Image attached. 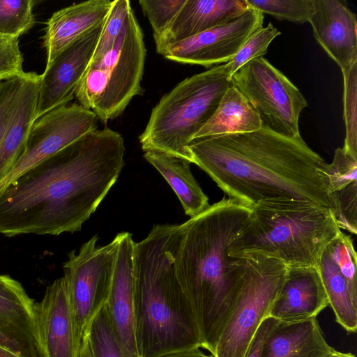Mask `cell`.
I'll use <instances>...</instances> for the list:
<instances>
[{"label":"cell","mask_w":357,"mask_h":357,"mask_svg":"<svg viewBox=\"0 0 357 357\" xmlns=\"http://www.w3.org/2000/svg\"><path fill=\"white\" fill-rule=\"evenodd\" d=\"M121 135L92 130L0 192V234L74 233L96 211L124 166Z\"/></svg>","instance_id":"cell-1"},{"label":"cell","mask_w":357,"mask_h":357,"mask_svg":"<svg viewBox=\"0 0 357 357\" xmlns=\"http://www.w3.org/2000/svg\"><path fill=\"white\" fill-rule=\"evenodd\" d=\"M192 162L229 197L250 208L273 199H294L331 211L320 170L326 163L300 135L288 137L262 126L210 137L188 146Z\"/></svg>","instance_id":"cell-2"},{"label":"cell","mask_w":357,"mask_h":357,"mask_svg":"<svg viewBox=\"0 0 357 357\" xmlns=\"http://www.w3.org/2000/svg\"><path fill=\"white\" fill-rule=\"evenodd\" d=\"M250 212V207L223 197L183 223L176 273L192 310L202 349L213 356L245 272V259L230 257L229 246Z\"/></svg>","instance_id":"cell-3"},{"label":"cell","mask_w":357,"mask_h":357,"mask_svg":"<svg viewBox=\"0 0 357 357\" xmlns=\"http://www.w3.org/2000/svg\"><path fill=\"white\" fill-rule=\"evenodd\" d=\"M183 224L153 225L133 244L135 338L139 357L200 347L191 306L175 269Z\"/></svg>","instance_id":"cell-4"},{"label":"cell","mask_w":357,"mask_h":357,"mask_svg":"<svg viewBox=\"0 0 357 357\" xmlns=\"http://www.w3.org/2000/svg\"><path fill=\"white\" fill-rule=\"evenodd\" d=\"M229 246L230 257L272 258L288 268L317 266L327 245L341 230L330 209L294 199L253 206Z\"/></svg>","instance_id":"cell-5"},{"label":"cell","mask_w":357,"mask_h":357,"mask_svg":"<svg viewBox=\"0 0 357 357\" xmlns=\"http://www.w3.org/2000/svg\"><path fill=\"white\" fill-rule=\"evenodd\" d=\"M232 85L227 63L179 82L153 108L139 136L142 150L164 153L192 163L188 146Z\"/></svg>","instance_id":"cell-6"},{"label":"cell","mask_w":357,"mask_h":357,"mask_svg":"<svg viewBox=\"0 0 357 357\" xmlns=\"http://www.w3.org/2000/svg\"><path fill=\"white\" fill-rule=\"evenodd\" d=\"M146 55L143 33L131 9L113 47L88 66L75 91L77 103L103 123L118 117L135 96L143 95Z\"/></svg>","instance_id":"cell-7"},{"label":"cell","mask_w":357,"mask_h":357,"mask_svg":"<svg viewBox=\"0 0 357 357\" xmlns=\"http://www.w3.org/2000/svg\"><path fill=\"white\" fill-rule=\"evenodd\" d=\"M241 288L217 342L215 357H245L284 282L287 268L272 258L245 259Z\"/></svg>","instance_id":"cell-8"},{"label":"cell","mask_w":357,"mask_h":357,"mask_svg":"<svg viewBox=\"0 0 357 357\" xmlns=\"http://www.w3.org/2000/svg\"><path fill=\"white\" fill-rule=\"evenodd\" d=\"M234 86L257 112L262 126L296 137L299 117L308 104L300 90L264 57L254 59L231 77Z\"/></svg>","instance_id":"cell-9"},{"label":"cell","mask_w":357,"mask_h":357,"mask_svg":"<svg viewBox=\"0 0 357 357\" xmlns=\"http://www.w3.org/2000/svg\"><path fill=\"white\" fill-rule=\"evenodd\" d=\"M93 236L76 252L68 254L63 264L69 303L78 340H82L98 311L105 305L113 278L119 234L108 244L98 245Z\"/></svg>","instance_id":"cell-10"},{"label":"cell","mask_w":357,"mask_h":357,"mask_svg":"<svg viewBox=\"0 0 357 357\" xmlns=\"http://www.w3.org/2000/svg\"><path fill=\"white\" fill-rule=\"evenodd\" d=\"M98 120L91 110L77 102L59 107L36 119L22 155L0 181V192L31 167L97 129Z\"/></svg>","instance_id":"cell-11"},{"label":"cell","mask_w":357,"mask_h":357,"mask_svg":"<svg viewBox=\"0 0 357 357\" xmlns=\"http://www.w3.org/2000/svg\"><path fill=\"white\" fill-rule=\"evenodd\" d=\"M264 14L248 8L235 20L173 45L163 56L181 63L210 67L227 63L257 30L263 27Z\"/></svg>","instance_id":"cell-12"},{"label":"cell","mask_w":357,"mask_h":357,"mask_svg":"<svg viewBox=\"0 0 357 357\" xmlns=\"http://www.w3.org/2000/svg\"><path fill=\"white\" fill-rule=\"evenodd\" d=\"M335 321L349 333L357 329L356 252L349 235L340 231L317 265Z\"/></svg>","instance_id":"cell-13"},{"label":"cell","mask_w":357,"mask_h":357,"mask_svg":"<svg viewBox=\"0 0 357 357\" xmlns=\"http://www.w3.org/2000/svg\"><path fill=\"white\" fill-rule=\"evenodd\" d=\"M104 22L62 52L40 75L37 119L75 97L79 83L89 65Z\"/></svg>","instance_id":"cell-14"},{"label":"cell","mask_w":357,"mask_h":357,"mask_svg":"<svg viewBox=\"0 0 357 357\" xmlns=\"http://www.w3.org/2000/svg\"><path fill=\"white\" fill-rule=\"evenodd\" d=\"M35 322L42 357H79L81 343L63 277L48 285L41 301L35 303Z\"/></svg>","instance_id":"cell-15"},{"label":"cell","mask_w":357,"mask_h":357,"mask_svg":"<svg viewBox=\"0 0 357 357\" xmlns=\"http://www.w3.org/2000/svg\"><path fill=\"white\" fill-rule=\"evenodd\" d=\"M0 345L21 357H42L35 303L21 283L0 274Z\"/></svg>","instance_id":"cell-16"},{"label":"cell","mask_w":357,"mask_h":357,"mask_svg":"<svg viewBox=\"0 0 357 357\" xmlns=\"http://www.w3.org/2000/svg\"><path fill=\"white\" fill-rule=\"evenodd\" d=\"M119 244L113 278L105 305L112 329L120 343L139 357L135 338L133 244L131 233H118Z\"/></svg>","instance_id":"cell-17"},{"label":"cell","mask_w":357,"mask_h":357,"mask_svg":"<svg viewBox=\"0 0 357 357\" xmlns=\"http://www.w3.org/2000/svg\"><path fill=\"white\" fill-rule=\"evenodd\" d=\"M308 22L317 43L342 71L357 61V17L344 3L313 0Z\"/></svg>","instance_id":"cell-18"},{"label":"cell","mask_w":357,"mask_h":357,"mask_svg":"<svg viewBox=\"0 0 357 357\" xmlns=\"http://www.w3.org/2000/svg\"><path fill=\"white\" fill-rule=\"evenodd\" d=\"M328 305L317 266L287 268L268 317L291 323L317 317Z\"/></svg>","instance_id":"cell-19"},{"label":"cell","mask_w":357,"mask_h":357,"mask_svg":"<svg viewBox=\"0 0 357 357\" xmlns=\"http://www.w3.org/2000/svg\"><path fill=\"white\" fill-rule=\"evenodd\" d=\"M248 8L246 0H185L165 31L154 40L156 52L164 56L173 45L227 24Z\"/></svg>","instance_id":"cell-20"},{"label":"cell","mask_w":357,"mask_h":357,"mask_svg":"<svg viewBox=\"0 0 357 357\" xmlns=\"http://www.w3.org/2000/svg\"><path fill=\"white\" fill-rule=\"evenodd\" d=\"M113 1L90 0L55 12L47 22L43 46L48 66L62 52L105 22Z\"/></svg>","instance_id":"cell-21"},{"label":"cell","mask_w":357,"mask_h":357,"mask_svg":"<svg viewBox=\"0 0 357 357\" xmlns=\"http://www.w3.org/2000/svg\"><path fill=\"white\" fill-rule=\"evenodd\" d=\"M334 350L316 317L291 323L277 321L264 340L261 357H328Z\"/></svg>","instance_id":"cell-22"},{"label":"cell","mask_w":357,"mask_h":357,"mask_svg":"<svg viewBox=\"0 0 357 357\" xmlns=\"http://www.w3.org/2000/svg\"><path fill=\"white\" fill-rule=\"evenodd\" d=\"M40 75L26 73L19 99L0 144V181L22 155L30 129L37 119Z\"/></svg>","instance_id":"cell-23"},{"label":"cell","mask_w":357,"mask_h":357,"mask_svg":"<svg viewBox=\"0 0 357 357\" xmlns=\"http://www.w3.org/2000/svg\"><path fill=\"white\" fill-rule=\"evenodd\" d=\"M144 159L154 167L177 195L185 213L194 218L211 205L208 198L193 176L190 162L158 151H146Z\"/></svg>","instance_id":"cell-24"},{"label":"cell","mask_w":357,"mask_h":357,"mask_svg":"<svg viewBox=\"0 0 357 357\" xmlns=\"http://www.w3.org/2000/svg\"><path fill=\"white\" fill-rule=\"evenodd\" d=\"M262 123L257 112L234 86L222 96L213 115L195 135L193 141L210 137L257 130Z\"/></svg>","instance_id":"cell-25"},{"label":"cell","mask_w":357,"mask_h":357,"mask_svg":"<svg viewBox=\"0 0 357 357\" xmlns=\"http://www.w3.org/2000/svg\"><path fill=\"white\" fill-rule=\"evenodd\" d=\"M85 335L93 357H138L130 353L117 339L105 305L93 317Z\"/></svg>","instance_id":"cell-26"},{"label":"cell","mask_w":357,"mask_h":357,"mask_svg":"<svg viewBox=\"0 0 357 357\" xmlns=\"http://www.w3.org/2000/svg\"><path fill=\"white\" fill-rule=\"evenodd\" d=\"M346 135L342 149L357 159V61L342 71Z\"/></svg>","instance_id":"cell-27"},{"label":"cell","mask_w":357,"mask_h":357,"mask_svg":"<svg viewBox=\"0 0 357 357\" xmlns=\"http://www.w3.org/2000/svg\"><path fill=\"white\" fill-rule=\"evenodd\" d=\"M33 0H0V35L17 37L35 24Z\"/></svg>","instance_id":"cell-28"},{"label":"cell","mask_w":357,"mask_h":357,"mask_svg":"<svg viewBox=\"0 0 357 357\" xmlns=\"http://www.w3.org/2000/svg\"><path fill=\"white\" fill-rule=\"evenodd\" d=\"M249 8L268 14L277 20L294 23L308 22L313 0H246Z\"/></svg>","instance_id":"cell-29"},{"label":"cell","mask_w":357,"mask_h":357,"mask_svg":"<svg viewBox=\"0 0 357 357\" xmlns=\"http://www.w3.org/2000/svg\"><path fill=\"white\" fill-rule=\"evenodd\" d=\"M356 172L357 159L339 147L335 151L332 162L326 163L320 170V174L330 194L357 181Z\"/></svg>","instance_id":"cell-30"},{"label":"cell","mask_w":357,"mask_h":357,"mask_svg":"<svg viewBox=\"0 0 357 357\" xmlns=\"http://www.w3.org/2000/svg\"><path fill=\"white\" fill-rule=\"evenodd\" d=\"M131 9L129 0L113 1L91 61H97L113 47Z\"/></svg>","instance_id":"cell-31"},{"label":"cell","mask_w":357,"mask_h":357,"mask_svg":"<svg viewBox=\"0 0 357 357\" xmlns=\"http://www.w3.org/2000/svg\"><path fill=\"white\" fill-rule=\"evenodd\" d=\"M280 34V31L271 23L257 30L249 37L234 56L227 63L230 77L248 61L258 57H263L267 52L271 43Z\"/></svg>","instance_id":"cell-32"},{"label":"cell","mask_w":357,"mask_h":357,"mask_svg":"<svg viewBox=\"0 0 357 357\" xmlns=\"http://www.w3.org/2000/svg\"><path fill=\"white\" fill-rule=\"evenodd\" d=\"M332 213L340 229L357 233V181L329 194Z\"/></svg>","instance_id":"cell-33"},{"label":"cell","mask_w":357,"mask_h":357,"mask_svg":"<svg viewBox=\"0 0 357 357\" xmlns=\"http://www.w3.org/2000/svg\"><path fill=\"white\" fill-rule=\"evenodd\" d=\"M185 0H139L142 12L148 18L154 40L167 29Z\"/></svg>","instance_id":"cell-34"},{"label":"cell","mask_w":357,"mask_h":357,"mask_svg":"<svg viewBox=\"0 0 357 357\" xmlns=\"http://www.w3.org/2000/svg\"><path fill=\"white\" fill-rule=\"evenodd\" d=\"M23 61L19 38L0 35V82L22 76Z\"/></svg>","instance_id":"cell-35"},{"label":"cell","mask_w":357,"mask_h":357,"mask_svg":"<svg viewBox=\"0 0 357 357\" xmlns=\"http://www.w3.org/2000/svg\"><path fill=\"white\" fill-rule=\"evenodd\" d=\"M25 73L0 82V144L15 112Z\"/></svg>","instance_id":"cell-36"},{"label":"cell","mask_w":357,"mask_h":357,"mask_svg":"<svg viewBox=\"0 0 357 357\" xmlns=\"http://www.w3.org/2000/svg\"><path fill=\"white\" fill-rule=\"evenodd\" d=\"M276 321V319L270 317L263 320L249 345L245 357H261L264 340Z\"/></svg>","instance_id":"cell-37"},{"label":"cell","mask_w":357,"mask_h":357,"mask_svg":"<svg viewBox=\"0 0 357 357\" xmlns=\"http://www.w3.org/2000/svg\"><path fill=\"white\" fill-rule=\"evenodd\" d=\"M155 357H215L212 354H206L200 347L181 349L162 354Z\"/></svg>","instance_id":"cell-38"},{"label":"cell","mask_w":357,"mask_h":357,"mask_svg":"<svg viewBox=\"0 0 357 357\" xmlns=\"http://www.w3.org/2000/svg\"><path fill=\"white\" fill-rule=\"evenodd\" d=\"M79 357H93L86 335L82 340Z\"/></svg>","instance_id":"cell-39"},{"label":"cell","mask_w":357,"mask_h":357,"mask_svg":"<svg viewBox=\"0 0 357 357\" xmlns=\"http://www.w3.org/2000/svg\"><path fill=\"white\" fill-rule=\"evenodd\" d=\"M0 357H21L12 351L0 345Z\"/></svg>","instance_id":"cell-40"},{"label":"cell","mask_w":357,"mask_h":357,"mask_svg":"<svg viewBox=\"0 0 357 357\" xmlns=\"http://www.w3.org/2000/svg\"><path fill=\"white\" fill-rule=\"evenodd\" d=\"M328 357H356V356L351 353L340 352L335 349L334 351Z\"/></svg>","instance_id":"cell-41"}]
</instances>
